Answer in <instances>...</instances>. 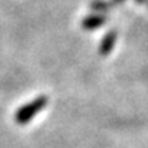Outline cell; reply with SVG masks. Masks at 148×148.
I'll use <instances>...</instances> for the list:
<instances>
[{
    "instance_id": "cell-1",
    "label": "cell",
    "mask_w": 148,
    "mask_h": 148,
    "mask_svg": "<svg viewBox=\"0 0 148 148\" xmlns=\"http://www.w3.org/2000/svg\"><path fill=\"white\" fill-rule=\"evenodd\" d=\"M48 103V97H38L36 99L30 101L29 103L20 106L17 111H16V115H14V121L19 124V125H23V124H27L38 112H40Z\"/></svg>"
},
{
    "instance_id": "cell-2",
    "label": "cell",
    "mask_w": 148,
    "mask_h": 148,
    "mask_svg": "<svg viewBox=\"0 0 148 148\" xmlns=\"http://www.w3.org/2000/svg\"><path fill=\"white\" fill-rule=\"evenodd\" d=\"M108 17L103 14H89L82 20V27L85 30H95L101 26H103V23H106Z\"/></svg>"
},
{
    "instance_id": "cell-3",
    "label": "cell",
    "mask_w": 148,
    "mask_h": 148,
    "mask_svg": "<svg viewBox=\"0 0 148 148\" xmlns=\"http://www.w3.org/2000/svg\"><path fill=\"white\" fill-rule=\"evenodd\" d=\"M115 42H116V30H109V32L102 38V40H101V43H99V55H102V56L108 55V53L112 50Z\"/></svg>"
},
{
    "instance_id": "cell-4",
    "label": "cell",
    "mask_w": 148,
    "mask_h": 148,
    "mask_svg": "<svg viewBox=\"0 0 148 148\" xmlns=\"http://www.w3.org/2000/svg\"><path fill=\"white\" fill-rule=\"evenodd\" d=\"M91 9L94 10V12H98V13H105V12H108L114 4L111 3V0H94L91 4Z\"/></svg>"
},
{
    "instance_id": "cell-5",
    "label": "cell",
    "mask_w": 148,
    "mask_h": 148,
    "mask_svg": "<svg viewBox=\"0 0 148 148\" xmlns=\"http://www.w3.org/2000/svg\"><path fill=\"white\" fill-rule=\"evenodd\" d=\"M122 1H124V0H111V3H112L114 6H115V4H119V3H122Z\"/></svg>"
},
{
    "instance_id": "cell-6",
    "label": "cell",
    "mask_w": 148,
    "mask_h": 148,
    "mask_svg": "<svg viewBox=\"0 0 148 148\" xmlns=\"http://www.w3.org/2000/svg\"><path fill=\"white\" fill-rule=\"evenodd\" d=\"M137 3H147V0H135Z\"/></svg>"
},
{
    "instance_id": "cell-7",
    "label": "cell",
    "mask_w": 148,
    "mask_h": 148,
    "mask_svg": "<svg viewBox=\"0 0 148 148\" xmlns=\"http://www.w3.org/2000/svg\"><path fill=\"white\" fill-rule=\"evenodd\" d=\"M145 4H147V6H148V0H147V3H145Z\"/></svg>"
}]
</instances>
